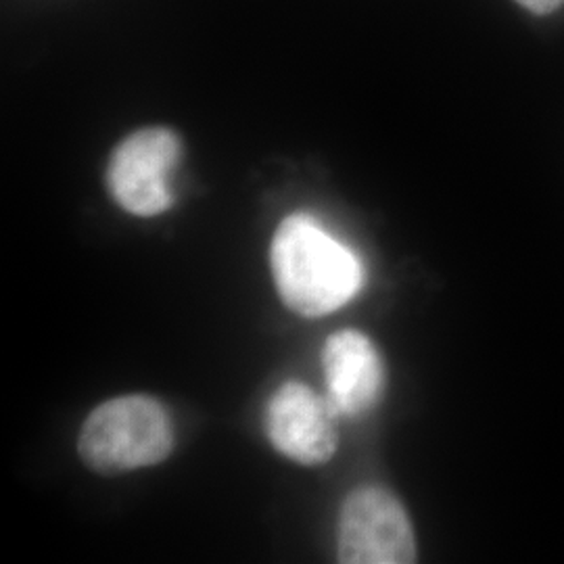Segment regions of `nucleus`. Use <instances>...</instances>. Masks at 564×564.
I'll list each match as a JSON object with an SVG mask.
<instances>
[{
  "instance_id": "nucleus-1",
  "label": "nucleus",
  "mask_w": 564,
  "mask_h": 564,
  "mask_svg": "<svg viewBox=\"0 0 564 564\" xmlns=\"http://www.w3.org/2000/svg\"><path fill=\"white\" fill-rule=\"evenodd\" d=\"M282 303L303 318H323L351 302L364 284L362 260L307 214L282 220L270 245Z\"/></svg>"
},
{
  "instance_id": "nucleus-2",
  "label": "nucleus",
  "mask_w": 564,
  "mask_h": 564,
  "mask_svg": "<svg viewBox=\"0 0 564 564\" xmlns=\"http://www.w3.org/2000/svg\"><path fill=\"white\" fill-rule=\"evenodd\" d=\"M176 431L170 410L142 393L97 405L82 424L78 454L99 475H121L170 458Z\"/></svg>"
},
{
  "instance_id": "nucleus-3",
  "label": "nucleus",
  "mask_w": 564,
  "mask_h": 564,
  "mask_svg": "<svg viewBox=\"0 0 564 564\" xmlns=\"http://www.w3.org/2000/svg\"><path fill=\"white\" fill-rule=\"evenodd\" d=\"M182 160L181 137L163 126L132 132L113 149L107 188L123 212L155 218L174 202V174Z\"/></svg>"
},
{
  "instance_id": "nucleus-4",
  "label": "nucleus",
  "mask_w": 564,
  "mask_h": 564,
  "mask_svg": "<svg viewBox=\"0 0 564 564\" xmlns=\"http://www.w3.org/2000/svg\"><path fill=\"white\" fill-rule=\"evenodd\" d=\"M416 554L412 521L389 489L360 485L345 498L337 524L339 563L410 564Z\"/></svg>"
},
{
  "instance_id": "nucleus-5",
  "label": "nucleus",
  "mask_w": 564,
  "mask_h": 564,
  "mask_svg": "<svg viewBox=\"0 0 564 564\" xmlns=\"http://www.w3.org/2000/svg\"><path fill=\"white\" fill-rule=\"evenodd\" d=\"M341 414L328 400L302 381L281 384L265 405L263 429L272 447L293 463H328L339 447Z\"/></svg>"
},
{
  "instance_id": "nucleus-6",
  "label": "nucleus",
  "mask_w": 564,
  "mask_h": 564,
  "mask_svg": "<svg viewBox=\"0 0 564 564\" xmlns=\"http://www.w3.org/2000/svg\"><path fill=\"white\" fill-rule=\"evenodd\" d=\"M323 370L326 395L341 416H364L381 402L383 358L377 345L360 330L345 328L326 339Z\"/></svg>"
},
{
  "instance_id": "nucleus-7",
  "label": "nucleus",
  "mask_w": 564,
  "mask_h": 564,
  "mask_svg": "<svg viewBox=\"0 0 564 564\" xmlns=\"http://www.w3.org/2000/svg\"><path fill=\"white\" fill-rule=\"evenodd\" d=\"M517 2L535 15H550L564 4V0H517Z\"/></svg>"
}]
</instances>
